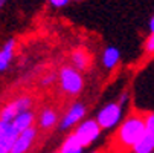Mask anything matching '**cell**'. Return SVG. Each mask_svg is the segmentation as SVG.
Returning <instances> with one entry per match:
<instances>
[{
    "label": "cell",
    "instance_id": "6da1fadb",
    "mask_svg": "<svg viewBox=\"0 0 154 153\" xmlns=\"http://www.w3.org/2000/svg\"><path fill=\"white\" fill-rule=\"evenodd\" d=\"M146 133L148 130L145 124V115H130L119 126L115 136V142L119 148L124 150L134 148Z\"/></svg>",
    "mask_w": 154,
    "mask_h": 153
},
{
    "label": "cell",
    "instance_id": "7a4b0ae2",
    "mask_svg": "<svg viewBox=\"0 0 154 153\" xmlns=\"http://www.w3.org/2000/svg\"><path fill=\"white\" fill-rule=\"evenodd\" d=\"M58 78H60L61 89L66 94H69V95H78L82 91V87H84L82 75L73 66H64L60 71Z\"/></svg>",
    "mask_w": 154,
    "mask_h": 153
},
{
    "label": "cell",
    "instance_id": "3957f363",
    "mask_svg": "<svg viewBox=\"0 0 154 153\" xmlns=\"http://www.w3.org/2000/svg\"><path fill=\"white\" fill-rule=\"evenodd\" d=\"M101 130L102 129H101V126L98 124L96 120H85V121H82V123H79L76 126V129L73 130V133L79 139L82 147H87V145L93 144L99 138Z\"/></svg>",
    "mask_w": 154,
    "mask_h": 153
},
{
    "label": "cell",
    "instance_id": "277c9868",
    "mask_svg": "<svg viewBox=\"0 0 154 153\" xmlns=\"http://www.w3.org/2000/svg\"><path fill=\"white\" fill-rule=\"evenodd\" d=\"M122 118V106L119 103H110L101 109L96 116L98 124L101 129H113Z\"/></svg>",
    "mask_w": 154,
    "mask_h": 153
},
{
    "label": "cell",
    "instance_id": "5b68a950",
    "mask_svg": "<svg viewBox=\"0 0 154 153\" xmlns=\"http://www.w3.org/2000/svg\"><path fill=\"white\" fill-rule=\"evenodd\" d=\"M85 115V106L81 104V103H75L70 106V109L67 112H66V115L63 116L61 123H60V129L61 130H67L79 123H82V118Z\"/></svg>",
    "mask_w": 154,
    "mask_h": 153
},
{
    "label": "cell",
    "instance_id": "8992f818",
    "mask_svg": "<svg viewBox=\"0 0 154 153\" xmlns=\"http://www.w3.org/2000/svg\"><path fill=\"white\" fill-rule=\"evenodd\" d=\"M35 138H37V129L35 127H31V129L25 130V132L20 133L18 138L15 139L11 153H26L32 147Z\"/></svg>",
    "mask_w": 154,
    "mask_h": 153
},
{
    "label": "cell",
    "instance_id": "52a82bcc",
    "mask_svg": "<svg viewBox=\"0 0 154 153\" xmlns=\"http://www.w3.org/2000/svg\"><path fill=\"white\" fill-rule=\"evenodd\" d=\"M34 120H35L34 112L28 110V112H21V113H18V115L15 116V120H14L11 124H12V127L17 130V133H23L25 130L34 127Z\"/></svg>",
    "mask_w": 154,
    "mask_h": 153
},
{
    "label": "cell",
    "instance_id": "ba28073f",
    "mask_svg": "<svg viewBox=\"0 0 154 153\" xmlns=\"http://www.w3.org/2000/svg\"><path fill=\"white\" fill-rule=\"evenodd\" d=\"M14 49H15V41L14 40H8L3 45V48L0 49V72H3L9 68L12 57H14Z\"/></svg>",
    "mask_w": 154,
    "mask_h": 153
},
{
    "label": "cell",
    "instance_id": "9c48e42d",
    "mask_svg": "<svg viewBox=\"0 0 154 153\" xmlns=\"http://www.w3.org/2000/svg\"><path fill=\"white\" fill-rule=\"evenodd\" d=\"M121 60V52L118 48L115 46H108L105 48L104 54H102V64L107 68V69H113L118 66V63Z\"/></svg>",
    "mask_w": 154,
    "mask_h": 153
},
{
    "label": "cell",
    "instance_id": "30bf717a",
    "mask_svg": "<svg viewBox=\"0 0 154 153\" xmlns=\"http://www.w3.org/2000/svg\"><path fill=\"white\" fill-rule=\"evenodd\" d=\"M82 150H84V147L73 132L64 139V142L61 144V148H60L61 153H82Z\"/></svg>",
    "mask_w": 154,
    "mask_h": 153
},
{
    "label": "cell",
    "instance_id": "8fae6325",
    "mask_svg": "<svg viewBox=\"0 0 154 153\" xmlns=\"http://www.w3.org/2000/svg\"><path fill=\"white\" fill-rule=\"evenodd\" d=\"M72 66L76 69V71H84L89 68L90 64V58H89V54H87L84 49H76L72 52Z\"/></svg>",
    "mask_w": 154,
    "mask_h": 153
},
{
    "label": "cell",
    "instance_id": "7c38bea8",
    "mask_svg": "<svg viewBox=\"0 0 154 153\" xmlns=\"http://www.w3.org/2000/svg\"><path fill=\"white\" fill-rule=\"evenodd\" d=\"M18 135L20 133H17V130L11 124L9 129H8V132L5 133V136L2 138V141H0V153H11L12 145H14L15 139L18 138Z\"/></svg>",
    "mask_w": 154,
    "mask_h": 153
},
{
    "label": "cell",
    "instance_id": "4fadbf2b",
    "mask_svg": "<svg viewBox=\"0 0 154 153\" xmlns=\"http://www.w3.org/2000/svg\"><path fill=\"white\" fill-rule=\"evenodd\" d=\"M18 113H21L20 106H18L17 100H14V101L8 103V104L2 109V112H0V120L5 121V123H12Z\"/></svg>",
    "mask_w": 154,
    "mask_h": 153
},
{
    "label": "cell",
    "instance_id": "5bb4252c",
    "mask_svg": "<svg viewBox=\"0 0 154 153\" xmlns=\"http://www.w3.org/2000/svg\"><path fill=\"white\" fill-rule=\"evenodd\" d=\"M57 121H58L57 112L52 110V109H45V110L41 112V115H40V123H38V126H40V129L48 130V129H52V127L57 124Z\"/></svg>",
    "mask_w": 154,
    "mask_h": 153
},
{
    "label": "cell",
    "instance_id": "9a60e30c",
    "mask_svg": "<svg viewBox=\"0 0 154 153\" xmlns=\"http://www.w3.org/2000/svg\"><path fill=\"white\" fill-rule=\"evenodd\" d=\"M134 153H154V133L148 132L133 148Z\"/></svg>",
    "mask_w": 154,
    "mask_h": 153
},
{
    "label": "cell",
    "instance_id": "2e32d148",
    "mask_svg": "<svg viewBox=\"0 0 154 153\" xmlns=\"http://www.w3.org/2000/svg\"><path fill=\"white\" fill-rule=\"evenodd\" d=\"M145 124H146V130L151 133H154V112L145 115Z\"/></svg>",
    "mask_w": 154,
    "mask_h": 153
},
{
    "label": "cell",
    "instance_id": "e0dca14e",
    "mask_svg": "<svg viewBox=\"0 0 154 153\" xmlns=\"http://www.w3.org/2000/svg\"><path fill=\"white\" fill-rule=\"evenodd\" d=\"M145 51L146 52H154V34H151L145 43Z\"/></svg>",
    "mask_w": 154,
    "mask_h": 153
},
{
    "label": "cell",
    "instance_id": "ac0fdd59",
    "mask_svg": "<svg viewBox=\"0 0 154 153\" xmlns=\"http://www.w3.org/2000/svg\"><path fill=\"white\" fill-rule=\"evenodd\" d=\"M9 126H11V123H5V121L0 120V141H2V138H3V136H5V133L8 132Z\"/></svg>",
    "mask_w": 154,
    "mask_h": 153
},
{
    "label": "cell",
    "instance_id": "d6986e66",
    "mask_svg": "<svg viewBox=\"0 0 154 153\" xmlns=\"http://www.w3.org/2000/svg\"><path fill=\"white\" fill-rule=\"evenodd\" d=\"M69 2H70V0H49V3H51L54 8H64Z\"/></svg>",
    "mask_w": 154,
    "mask_h": 153
},
{
    "label": "cell",
    "instance_id": "ffe728a7",
    "mask_svg": "<svg viewBox=\"0 0 154 153\" xmlns=\"http://www.w3.org/2000/svg\"><path fill=\"white\" fill-rule=\"evenodd\" d=\"M54 80H55V75H48V77H45V78L41 80V84H43V86H48V84H51Z\"/></svg>",
    "mask_w": 154,
    "mask_h": 153
},
{
    "label": "cell",
    "instance_id": "44dd1931",
    "mask_svg": "<svg viewBox=\"0 0 154 153\" xmlns=\"http://www.w3.org/2000/svg\"><path fill=\"white\" fill-rule=\"evenodd\" d=\"M127 98H128V94H127V92H124V94H121V97H119V101H118V103L122 106V104L127 101Z\"/></svg>",
    "mask_w": 154,
    "mask_h": 153
},
{
    "label": "cell",
    "instance_id": "7402d4cb",
    "mask_svg": "<svg viewBox=\"0 0 154 153\" xmlns=\"http://www.w3.org/2000/svg\"><path fill=\"white\" fill-rule=\"evenodd\" d=\"M149 31H151V34H154V15L149 20Z\"/></svg>",
    "mask_w": 154,
    "mask_h": 153
},
{
    "label": "cell",
    "instance_id": "603a6c76",
    "mask_svg": "<svg viewBox=\"0 0 154 153\" xmlns=\"http://www.w3.org/2000/svg\"><path fill=\"white\" fill-rule=\"evenodd\" d=\"M8 2V0H0V9H2L3 6H5V3Z\"/></svg>",
    "mask_w": 154,
    "mask_h": 153
},
{
    "label": "cell",
    "instance_id": "cb8c5ba5",
    "mask_svg": "<svg viewBox=\"0 0 154 153\" xmlns=\"http://www.w3.org/2000/svg\"><path fill=\"white\" fill-rule=\"evenodd\" d=\"M92 153H101V151H92Z\"/></svg>",
    "mask_w": 154,
    "mask_h": 153
},
{
    "label": "cell",
    "instance_id": "d4e9b609",
    "mask_svg": "<svg viewBox=\"0 0 154 153\" xmlns=\"http://www.w3.org/2000/svg\"><path fill=\"white\" fill-rule=\"evenodd\" d=\"M54 153H61V151H54Z\"/></svg>",
    "mask_w": 154,
    "mask_h": 153
},
{
    "label": "cell",
    "instance_id": "484cf974",
    "mask_svg": "<svg viewBox=\"0 0 154 153\" xmlns=\"http://www.w3.org/2000/svg\"><path fill=\"white\" fill-rule=\"evenodd\" d=\"M75 2H81V0H75Z\"/></svg>",
    "mask_w": 154,
    "mask_h": 153
}]
</instances>
